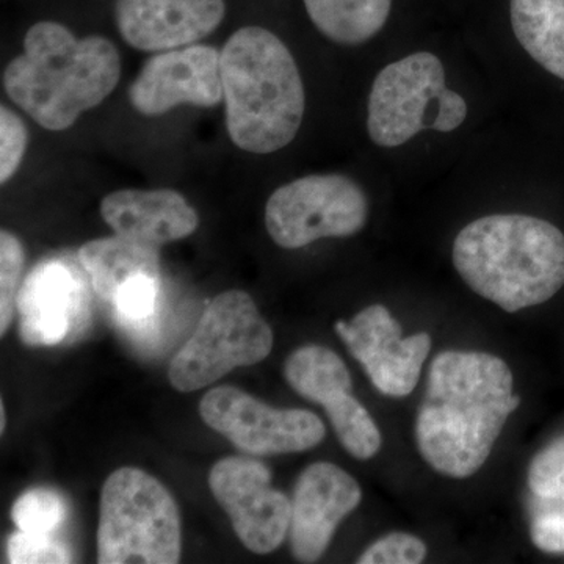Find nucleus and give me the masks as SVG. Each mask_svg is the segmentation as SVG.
Masks as SVG:
<instances>
[{"mask_svg": "<svg viewBox=\"0 0 564 564\" xmlns=\"http://www.w3.org/2000/svg\"><path fill=\"white\" fill-rule=\"evenodd\" d=\"M272 348V328L251 296L243 291L223 292L174 356L170 383L180 392L199 391L234 369L263 361Z\"/></svg>", "mask_w": 564, "mask_h": 564, "instance_id": "nucleus-6", "label": "nucleus"}, {"mask_svg": "<svg viewBox=\"0 0 564 564\" xmlns=\"http://www.w3.org/2000/svg\"><path fill=\"white\" fill-rule=\"evenodd\" d=\"M467 104L458 93L445 87L437 98V113L433 129L437 132H454L466 121Z\"/></svg>", "mask_w": 564, "mask_h": 564, "instance_id": "nucleus-29", "label": "nucleus"}, {"mask_svg": "<svg viewBox=\"0 0 564 564\" xmlns=\"http://www.w3.org/2000/svg\"><path fill=\"white\" fill-rule=\"evenodd\" d=\"M318 32L344 46H359L381 32L392 0H304Z\"/></svg>", "mask_w": 564, "mask_h": 564, "instance_id": "nucleus-20", "label": "nucleus"}, {"mask_svg": "<svg viewBox=\"0 0 564 564\" xmlns=\"http://www.w3.org/2000/svg\"><path fill=\"white\" fill-rule=\"evenodd\" d=\"M101 215L118 236L152 247L185 239L199 226L198 212L170 188L111 192L102 199Z\"/></svg>", "mask_w": 564, "mask_h": 564, "instance_id": "nucleus-17", "label": "nucleus"}, {"mask_svg": "<svg viewBox=\"0 0 564 564\" xmlns=\"http://www.w3.org/2000/svg\"><path fill=\"white\" fill-rule=\"evenodd\" d=\"M530 536L541 551L549 554L564 552V507L552 508L533 518Z\"/></svg>", "mask_w": 564, "mask_h": 564, "instance_id": "nucleus-28", "label": "nucleus"}, {"mask_svg": "<svg viewBox=\"0 0 564 564\" xmlns=\"http://www.w3.org/2000/svg\"><path fill=\"white\" fill-rule=\"evenodd\" d=\"M362 500L361 486L332 463L311 464L292 499L291 549L299 562L314 563L328 549L337 527Z\"/></svg>", "mask_w": 564, "mask_h": 564, "instance_id": "nucleus-14", "label": "nucleus"}, {"mask_svg": "<svg viewBox=\"0 0 564 564\" xmlns=\"http://www.w3.org/2000/svg\"><path fill=\"white\" fill-rule=\"evenodd\" d=\"M444 88V65L432 52H415L386 66L375 77L369 96L370 140L381 148H397L433 129Z\"/></svg>", "mask_w": 564, "mask_h": 564, "instance_id": "nucleus-9", "label": "nucleus"}, {"mask_svg": "<svg viewBox=\"0 0 564 564\" xmlns=\"http://www.w3.org/2000/svg\"><path fill=\"white\" fill-rule=\"evenodd\" d=\"M529 486L534 496L564 503V437L534 456L529 467Z\"/></svg>", "mask_w": 564, "mask_h": 564, "instance_id": "nucleus-24", "label": "nucleus"}, {"mask_svg": "<svg viewBox=\"0 0 564 564\" xmlns=\"http://www.w3.org/2000/svg\"><path fill=\"white\" fill-rule=\"evenodd\" d=\"M284 377L293 391L325 408L334 433L348 454L370 459L380 452V429L352 397L350 372L336 352L322 345L299 348L285 361Z\"/></svg>", "mask_w": 564, "mask_h": 564, "instance_id": "nucleus-11", "label": "nucleus"}, {"mask_svg": "<svg viewBox=\"0 0 564 564\" xmlns=\"http://www.w3.org/2000/svg\"><path fill=\"white\" fill-rule=\"evenodd\" d=\"M120 77V52L110 40H79L65 25L43 21L25 33L24 52L3 70V88L36 124L61 132L101 106Z\"/></svg>", "mask_w": 564, "mask_h": 564, "instance_id": "nucleus-2", "label": "nucleus"}, {"mask_svg": "<svg viewBox=\"0 0 564 564\" xmlns=\"http://www.w3.org/2000/svg\"><path fill=\"white\" fill-rule=\"evenodd\" d=\"M225 0H117L118 32L129 46L165 52L198 44L217 31Z\"/></svg>", "mask_w": 564, "mask_h": 564, "instance_id": "nucleus-16", "label": "nucleus"}, {"mask_svg": "<svg viewBox=\"0 0 564 564\" xmlns=\"http://www.w3.org/2000/svg\"><path fill=\"white\" fill-rule=\"evenodd\" d=\"M0 414H2V417H0V425H2V429H0V432H6V406H3V403L0 404Z\"/></svg>", "mask_w": 564, "mask_h": 564, "instance_id": "nucleus-30", "label": "nucleus"}, {"mask_svg": "<svg viewBox=\"0 0 564 564\" xmlns=\"http://www.w3.org/2000/svg\"><path fill=\"white\" fill-rule=\"evenodd\" d=\"M161 278L140 274L126 282L113 300L118 321L129 332L143 334L154 323L158 314Z\"/></svg>", "mask_w": 564, "mask_h": 564, "instance_id": "nucleus-22", "label": "nucleus"}, {"mask_svg": "<svg viewBox=\"0 0 564 564\" xmlns=\"http://www.w3.org/2000/svg\"><path fill=\"white\" fill-rule=\"evenodd\" d=\"M369 218V199L344 174H311L282 185L265 206L273 242L299 250L329 237H351Z\"/></svg>", "mask_w": 564, "mask_h": 564, "instance_id": "nucleus-7", "label": "nucleus"}, {"mask_svg": "<svg viewBox=\"0 0 564 564\" xmlns=\"http://www.w3.org/2000/svg\"><path fill=\"white\" fill-rule=\"evenodd\" d=\"M336 332L378 391L389 397H406L414 391L432 350L430 334L403 339L402 326L381 304L366 307L351 322H337Z\"/></svg>", "mask_w": 564, "mask_h": 564, "instance_id": "nucleus-12", "label": "nucleus"}, {"mask_svg": "<svg viewBox=\"0 0 564 564\" xmlns=\"http://www.w3.org/2000/svg\"><path fill=\"white\" fill-rule=\"evenodd\" d=\"M199 414L212 430L245 454H300L322 443L326 429L311 411L276 410L232 386H218L203 397Z\"/></svg>", "mask_w": 564, "mask_h": 564, "instance_id": "nucleus-8", "label": "nucleus"}, {"mask_svg": "<svg viewBox=\"0 0 564 564\" xmlns=\"http://www.w3.org/2000/svg\"><path fill=\"white\" fill-rule=\"evenodd\" d=\"M129 101L144 117H162L180 106L214 109L223 102L221 52L206 44L158 52L141 66Z\"/></svg>", "mask_w": 564, "mask_h": 564, "instance_id": "nucleus-13", "label": "nucleus"}, {"mask_svg": "<svg viewBox=\"0 0 564 564\" xmlns=\"http://www.w3.org/2000/svg\"><path fill=\"white\" fill-rule=\"evenodd\" d=\"M519 404L513 373L499 356L440 352L415 422L422 458L445 477L477 474Z\"/></svg>", "mask_w": 564, "mask_h": 564, "instance_id": "nucleus-1", "label": "nucleus"}, {"mask_svg": "<svg viewBox=\"0 0 564 564\" xmlns=\"http://www.w3.org/2000/svg\"><path fill=\"white\" fill-rule=\"evenodd\" d=\"M88 292L73 263L47 259L33 267L21 284L17 310L20 336L29 347L63 343L87 315Z\"/></svg>", "mask_w": 564, "mask_h": 564, "instance_id": "nucleus-15", "label": "nucleus"}, {"mask_svg": "<svg viewBox=\"0 0 564 564\" xmlns=\"http://www.w3.org/2000/svg\"><path fill=\"white\" fill-rule=\"evenodd\" d=\"M24 261L25 252L21 240L3 229L0 232V336L7 333L13 321Z\"/></svg>", "mask_w": 564, "mask_h": 564, "instance_id": "nucleus-23", "label": "nucleus"}, {"mask_svg": "<svg viewBox=\"0 0 564 564\" xmlns=\"http://www.w3.org/2000/svg\"><path fill=\"white\" fill-rule=\"evenodd\" d=\"M510 14L527 54L564 80V0H511Z\"/></svg>", "mask_w": 564, "mask_h": 564, "instance_id": "nucleus-19", "label": "nucleus"}, {"mask_svg": "<svg viewBox=\"0 0 564 564\" xmlns=\"http://www.w3.org/2000/svg\"><path fill=\"white\" fill-rule=\"evenodd\" d=\"M79 261L91 288L110 303L122 285L133 278L140 274L161 278L158 247L118 234L85 243L79 250Z\"/></svg>", "mask_w": 564, "mask_h": 564, "instance_id": "nucleus-18", "label": "nucleus"}, {"mask_svg": "<svg viewBox=\"0 0 564 564\" xmlns=\"http://www.w3.org/2000/svg\"><path fill=\"white\" fill-rule=\"evenodd\" d=\"M7 555L13 564H63L73 562L69 549L52 534L18 532L7 541Z\"/></svg>", "mask_w": 564, "mask_h": 564, "instance_id": "nucleus-25", "label": "nucleus"}, {"mask_svg": "<svg viewBox=\"0 0 564 564\" xmlns=\"http://www.w3.org/2000/svg\"><path fill=\"white\" fill-rule=\"evenodd\" d=\"M209 488L245 547L259 555L280 547L291 529L292 500L273 489L265 464L245 456L223 458L212 467Z\"/></svg>", "mask_w": 564, "mask_h": 564, "instance_id": "nucleus-10", "label": "nucleus"}, {"mask_svg": "<svg viewBox=\"0 0 564 564\" xmlns=\"http://www.w3.org/2000/svg\"><path fill=\"white\" fill-rule=\"evenodd\" d=\"M180 558V508L169 489L137 467L110 474L99 505L98 563L174 564Z\"/></svg>", "mask_w": 564, "mask_h": 564, "instance_id": "nucleus-5", "label": "nucleus"}, {"mask_svg": "<svg viewBox=\"0 0 564 564\" xmlns=\"http://www.w3.org/2000/svg\"><path fill=\"white\" fill-rule=\"evenodd\" d=\"M223 102L232 143L272 154L302 128L306 93L289 47L263 28L239 29L221 50Z\"/></svg>", "mask_w": 564, "mask_h": 564, "instance_id": "nucleus-3", "label": "nucleus"}, {"mask_svg": "<svg viewBox=\"0 0 564 564\" xmlns=\"http://www.w3.org/2000/svg\"><path fill=\"white\" fill-rule=\"evenodd\" d=\"M28 144V126L9 107H0V182L2 185H6L20 170Z\"/></svg>", "mask_w": 564, "mask_h": 564, "instance_id": "nucleus-26", "label": "nucleus"}, {"mask_svg": "<svg viewBox=\"0 0 564 564\" xmlns=\"http://www.w3.org/2000/svg\"><path fill=\"white\" fill-rule=\"evenodd\" d=\"M454 265L475 293L518 313L563 288L564 234L530 215H489L456 236Z\"/></svg>", "mask_w": 564, "mask_h": 564, "instance_id": "nucleus-4", "label": "nucleus"}, {"mask_svg": "<svg viewBox=\"0 0 564 564\" xmlns=\"http://www.w3.org/2000/svg\"><path fill=\"white\" fill-rule=\"evenodd\" d=\"M426 545L410 533H391L370 545L359 564H419L425 560Z\"/></svg>", "mask_w": 564, "mask_h": 564, "instance_id": "nucleus-27", "label": "nucleus"}, {"mask_svg": "<svg viewBox=\"0 0 564 564\" xmlns=\"http://www.w3.org/2000/svg\"><path fill=\"white\" fill-rule=\"evenodd\" d=\"M68 507L54 489L36 488L22 494L11 510V518L21 532L52 534L65 522Z\"/></svg>", "mask_w": 564, "mask_h": 564, "instance_id": "nucleus-21", "label": "nucleus"}]
</instances>
